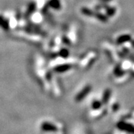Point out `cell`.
Wrapping results in <instances>:
<instances>
[{
  "label": "cell",
  "mask_w": 134,
  "mask_h": 134,
  "mask_svg": "<svg viewBox=\"0 0 134 134\" xmlns=\"http://www.w3.org/2000/svg\"><path fill=\"white\" fill-rule=\"evenodd\" d=\"M42 129L46 131H55L56 130V128L54 126H52L51 125H48V124H44L42 125Z\"/></svg>",
  "instance_id": "cell-1"
}]
</instances>
